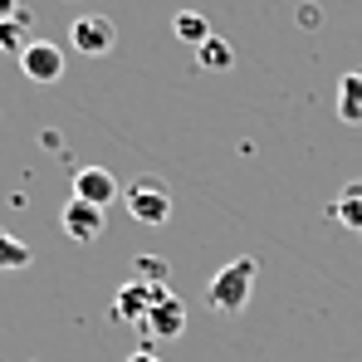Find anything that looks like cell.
<instances>
[{"mask_svg": "<svg viewBox=\"0 0 362 362\" xmlns=\"http://www.w3.org/2000/svg\"><path fill=\"white\" fill-rule=\"evenodd\" d=\"M255 279H259V264L240 255V259H230V264H221L216 274H211V284H206V303L216 308V313H245V303L255 294Z\"/></svg>", "mask_w": 362, "mask_h": 362, "instance_id": "6da1fadb", "label": "cell"}, {"mask_svg": "<svg viewBox=\"0 0 362 362\" xmlns=\"http://www.w3.org/2000/svg\"><path fill=\"white\" fill-rule=\"evenodd\" d=\"M69 45H74L78 54H88V59H103V54H113V45H118V25H113L108 15H74Z\"/></svg>", "mask_w": 362, "mask_h": 362, "instance_id": "7a4b0ae2", "label": "cell"}, {"mask_svg": "<svg viewBox=\"0 0 362 362\" xmlns=\"http://www.w3.org/2000/svg\"><path fill=\"white\" fill-rule=\"evenodd\" d=\"M127 211H132V221H142V226H167L172 221V191L162 186V181H132L127 186Z\"/></svg>", "mask_w": 362, "mask_h": 362, "instance_id": "3957f363", "label": "cell"}, {"mask_svg": "<svg viewBox=\"0 0 362 362\" xmlns=\"http://www.w3.org/2000/svg\"><path fill=\"white\" fill-rule=\"evenodd\" d=\"M167 294H172L167 284H142V279H127V284L118 289V299H113V318L132 323V328H142V323H147V313L167 299Z\"/></svg>", "mask_w": 362, "mask_h": 362, "instance_id": "277c9868", "label": "cell"}, {"mask_svg": "<svg viewBox=\"0 0 362 362\" xmlns=\"http://www.w3.org/2000/svg\"><path fill=\"white\" fill-rule=\"evenodd\" d=\"M59 226H64V235H69L74 245H93L98 235H103V226H108V211H98V206H88V201L69 196Z\"/></svg>", "mask_w": 362, "mask_h": 362, "instance_id": "5b68a950", "label": "cell"}, {"mask_svg": "<svg viewBox=\"0 0 362 362\" xmlns=\"http://www.w3.org/2000/svg\"><path fill=\"white\" fill-rule=\"evenodd\" d=\"M20 69H25V78H35V83H59L64 78V49L49 45V40H30V49L20 54Z\"/></svg>", "mask_w": 362, "mask_h": 362, "instance_id": "8992f818", "label": "cell"}, {"mask_svg": "<svg viewBox=\"0 0 362 362\" xmlns=\"http://www.w3.org/2000/svg\"><path fill=\"white\" fill-rule=\"evenodd\" d=\"M74 196L88 201V206H98V211H108L118 201V177L108 167H78L74 172Z\"/></svg>", "mask_w": 362, "mask_h": 362, "instance_id": "52a82bcc", "label": "cell"}, {"mask_svg": "<svg viewBox=\"0 0 362 362\" xmlns=\"http://www.w3.org/2000/svg\"><path fill=\"white\" fill-rule=\"evenodd\" d=\"M142 333H152V338H181V333H186V303H181L177 294H167V299L147 313Z\"/></svg>", "mask_w": 362, "mask_h": 362, "instance_id": "ba28073f", "label": "cell"}, {"mask_svg": "<svg viewBox=\"0 0 362 362\" xmlns=\"http://www.w3.org/2000/svg\"><path fill=\"white\" fill-rule=\"evenodd\" d=\"M328 216L343 226V230H353V235H362V181H348L343 191H338V201L328 206Z\"/></svg>", "mask_w": 362, "mask_h": 362, "instance_id": "9c48e42d", "label": "cell"}, {"mask_svg": "<svg viewBox=\"0 0 362 362\" xmlns=\"http://www.w3.org/2000/svg\"><path fill=\"white\" fill-rule=\"evenodd\" d=\"M338 118L348 127H362V74H343L338 78Z\"/></svg>", "mask_w": 362, "mask_h": 362, "instance_id": "30bf717a", "label": "cell"}, {"mask_svg": "<svg viewBox=\"0 0 362 362\" xmlns=\"http://www.w3.org/2000/svg\"><path fill=\"white\" fill-rule=\"evenodd\" d=\"M30 40H35V35H30V15H25V10L10 15V20H0V54H15V59H20V54L30 49Z\"/></svg>", "mask_w": 362, "mask_h": 362, "instance_id": "8fae6325", "label": "cell"}, {"mask_svg": "<svg viewBox=\"0 0 362 362\" xmlns=\"http://www.w3.org/2000/svg\"><path fill=\"white\" fill-rule=\"evenodd\" d=\"M172 35H177L181 45L201 49V45L211 40V25H206V15H201V10H181L177 20H172Z\"/></svg>", "mask_w": 362, "mask_h": 362, "instance_id": "7c38bea8", "label": "cell"}, {"mask_svg": "<svg viewBox=\"0 0 362 362\" xmlns=\"http://www.w3.org/2000/svg\"><path fill=\"white\" fill-rule=\"evenodd\" d=\"M196 64H201L206 74H226V69L235 64V49H230V45H226L221 35H211V40H206V45L196 49Z\"/></svg>", "mask_w": 362, "mask_h": 362, "instance_id": "4fadbf2b", "label": "cell"}, {"mask_svg": "<svg viewBox=\"0 0 362 362\" xmlns=\"http://www.w3.org/2000/svg\"><path fill=\"white\" fill-rule=\"evenodd\" d=\"M30 259H35L30 245L20 240V235H10V230H0V274H5V269H25Z\"/></svg>", "mask_w": 362, "mask_h": 362, "instance_id": "5bb4252c", "label": "cell"}, {"mask_svg": "<svg viewBox=\"0 0 362 362\" xmlns=\"http://www.w3.org/2000/svg\"><path fill=\"white\" fill-rule=\"evenodd\" d=\"M167 274H172L167 259H157V255H142V259H137V279H142V284H167Z\"/></svg>", "mask_w": 362, "mask_h": 362, "instance_id": "9a60e30c", "label": "cell"}, {"mask_svg": "<svg viewBox=\"0 0 362 362\" xmlns=\"http://www.w3.org/2000/svg\"><path fill=\"white\" fill-rule=\"evenodd\" d=\"M299 25H303V30H313V25H318V5H303V10H299Z\"/></svg>", "mask_w": 362, "mask_h": 362, "instance_id": "2e32d148", "label": "cell"}, {"mask_svg": "<svg viewBox=\"0 0 362 362\" xmlns=\"http://www.w3.org/2000/svg\"><path fill=\"white\" fill-rule=\"evenodd\" d=\"M10 15H20V0H0V20H10Z\"/></svg>", "mask_w": 362, "mask_h": 362, "instance_id": "e0dca14e", "label": "cell"}, {"mask_svg": "<svg viewBox=\"0 0 362 362\" xmlns=\"http://www.w3.org/2000/svg\"><path fill=\"white\" fill-rule=\"evenodd\" d=\"M127 362H157V358H152V353H132Z\"/></svg>", "mask_w": 362, "mask_h": 362, "instance_id": "ac0fdd59", "label": "cell"}]
</instances>
